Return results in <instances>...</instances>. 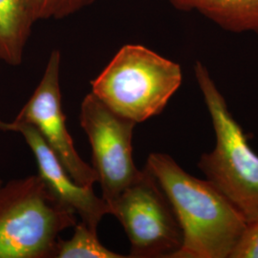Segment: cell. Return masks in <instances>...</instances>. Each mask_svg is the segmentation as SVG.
<instances>
[{
    "mask_svg": "<svg viewBox=\"0 0 258 258\" xmlns=\"http://www.w3.org/2000/svg\"><path fill=\"white\" fill-rule=\"evenodd\" d=\"M182 81L178 63L143 45L126 44L91 82V92L111 110L139 123L161 114Z\"/></svg>",
    "mask_w": 258,
    "mask_h": 258,
    "instance_id": "4",
    "label": "cell"
},
{
    "mask_svg": "<svg viewBox=\"0 0 258 258\" xmlns=\"http://www.w3.org/2000/svg\"><path fill=\"white\" fill-rule=\"evenodd\" d=\"M175 9L198 12L222 29L258 35V0H166Z\"/></svg>",
    "mask_w": 258,
    "mask_h": 258,
    "instance_id": "9",
    "label": "cell"
},
{
    "mask_svg": "<svg viewBox=\"0 0 258 258\" xmlns=\"http://www.w3.org/2000/svg\"><path fill=\"white\" fill-rule=\"evenodd\" d=\"M60 62L59 50H53L41 81L14 120L34 125L75 182L93 186L98 182V175L79 155L66 125L61 104Z\"/></svg>",
    "mask_w": 258,
    "mask_h": 258,
    "instance_id": "7",
    "label": "cell"
},
{
    "mask_svg": "<svg viewBox=\"0 0 258 258\" xmlns=\"http://www.w3.org/2000/svg\"><path fill=\"white\" fill-rule=\"evenodd\" d=\"M96 0H23L32 20L61 19L89 7Z\"/></svg>",
    "mask_w": 258,
    "mask_h": 258,
    "instance_id": "12",
    "label": "cell"
},
{
    "mask_svg": "<svg viewBox=\"0 0 258 258\" xmlns=\"http://www.w3.org/2000/svg\"><path fill=\"white\" fill-rule=\"evenodd\" d=\"M146 166L164 189L182 231V246L173 258H231L248 226L235 206L167 154H149Z\"/></svg>",
    "mask_w": 258,
    "mask_h": 258,
    "instance_id": "1",
    "label": "cell"
},
{
    "mask_svg": "<svg viewBox=\"0 0 258 258\" xmlns=\"http://www.w3.org/2000/svg\"><path fill=\"white\" fill-rule=\"evenodd\" d=\"M56 258H122L121 255L104 247L98 238L97 231L83 222L77 223L74 234L69 240L59 238L55 252Z\"/></svg>",
    "mask_w": 258,
    "mask_h": 258,
    "instance_id": "11",
    "label": "cell"
},
{
    "mask_svg": "<svg viewBox=\"0 0 258 258\" xmlns=\"http://www.w3.org/2000/svg\"><path fill=\"white\" fill-rule=\"evenodd\" d=\"M23 0H0V61L21 64L32 27Z\"/></svg>",
    "mask_w": 258,
    "mask_h": 258,
    "instance_id": "10",
    "label": "cell"
},
{
    "mask_svg": "<svg viewBox=\"0 0 258 258\" xmlns=\"http://www.w3.org/2000/svg\"><path fill=\"white\" fill-rule=\"evenodd\" d=\"M3 184V182H2V180H1V179H0V185H1V184Z\"/></svg>",
    "mask_w": 258,
    "mask_h": 258,
    "instance_id": "14",
    "label": "cell"
},
{
    "mask_svg": "<svg viewBox=\"0 0 258 258\" xmlns=\"http://www.w3.org/2000/svg\"><path fill=\"white\" fill-rule=\"evenodd\" d=\"M80 121L91 145L92 167L101 184L102 197L109 206L141 173L132 148L137 123L111 110L92 92L81 104Z\"/></svg>",
    "mask_w": 258,
    "mask_h": 258,
    "instance_id": "6",
    "label": "cell"
},
{
    "mask_svg": "<svg viewBox=\"0 0 258 258\" xmlns=\"http://www.w3.org/2000/svg\"><path fill=\"white\" fill-rule=\"evenodd\" d=\"M77 213L60 203L38 175L0 185V258L55 257L59 234Z\"/></svg>",
    "mask_w": 258,
    "mask_h": 258,
    "instance_id": "2",
    "label": "cell"
},
{
    "mask_svg": "<svg viewBox=\"0 0 258 258\" xmlns=\"http://www.w3.org/2000/svg\"><path fill=\"white\" fill-rule=\"evenodd\" d=\"M0 130L22 135L36 158L37 175L50 192L60 203L75 211L85 225L97 231L102 218L110 214V208L102 196L94 194L93 186H83L75 182L34 125L15 120H0Z\"/></svg>",
    "mask_w": 258,
    "mask_h": 258,
    "instance_id": "8",
    "label": "cell"
},
{
    "mask_svg": "<svg viewBox=\"0 0 258 258\" xmlns=\"http://www.w3.org/2000/svg\"><path fill=\"white\" fill-rule=\"evenodd\" d=\"M231 258H258V218L248 224Z\"/></svg>",
    "mask_w": 258,
    "mask_h": 258,
    "instance_id": "13",
    "label": "cell"
},
{
    "mask_svg": "<svg viewBox=\"0 0 258 258\" xmlns=\"http://www.w3.org/2000/svg\"><path fill=\"white\" fill-rule=\"evenodd\" d=\"M194 73L215 133V147L201 156L198 167L249 224L258 218V155L231 115L207 67L197 61Z\"/></svg>",
    "mask_w": 258,
    "mask_h": 258,
    "instance_id": "3",
    "label": "cell"
},
{
    "mask_svg": "<svg viewBox=\"0 0 258 258\" xmlns=\"http://www.w3.org/2000/svg\"><path fill=\"white\" fill-rule=\"evenodd\" d=\"M109 208L128 237V257L173 258L181 248L183 235L174 210L148 166Z\"/></svg>",
    "mask_w": 258,
    "mask_h": 258,
    "instance_id": "5",
    "label": "cell"
}]
</instances>
